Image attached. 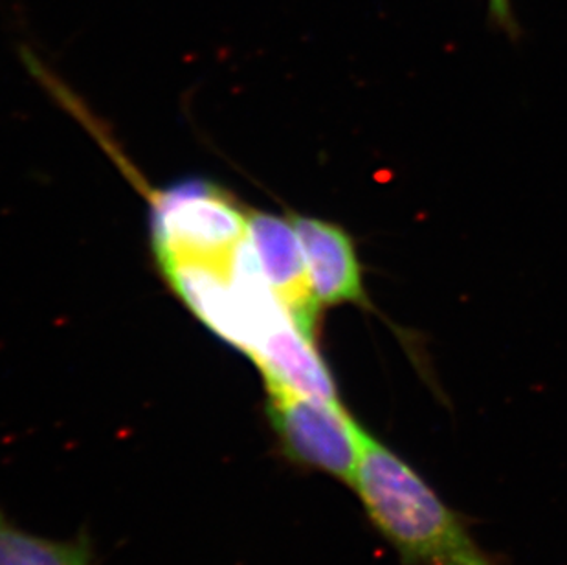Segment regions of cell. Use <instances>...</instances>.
Instances as JSON below:
<instances>
[{
    "label": "cell",
    "instance_id": "8992f818",
    "mask_svg": "<svg viewBox=\"0 0 567 565\" xmlns=\"http://www.w3.org/2000/svg\"><path fill=\"white\" fill-rule=\"evenodd\" d=\"M158 265L164 278L193 315L220 340L228 341L248 357L252 351V331L231 282L230 265L225 267L189 259H158Z\"/></svg>",
    "mask_w": 567,
    "mask_h": 565
},
{
    "label": "cell",
    "instance_id": "277c9868",
    "mask_svg": "<svg viewBox=\"0 0 567 565\" xmlns=\"http://www.w3.org/2000/svg\"><path fill=\"white\" fill-rule=\"evenodd\" d=\"M247 239L262 276L287 307L296 326L318 340L321 304L312 290L306 257L290 217L248 209Z\"/></svg>",
    "mask_w": 567,
    "mask_h": 565
},
{
    "label": "cell",
    "instance_id": "3957f363",
    "mask_svg": "<svg viewBox=\"0 0 567 565\" xmlns=\"http://www.w3.org/2000/svg\"><path fill=\"white\" fill-rule=\"evenodd\" d=\"M265 390L268 422L285 458L351 485L365 430L342 400L300 396L278 384H265Z\"/></svg>",
    "mask_w": 567,
    "mask_h": 565
},
{
    "label": "cell",
    "instance_id": "52a82bcc",
    "mask_svg": "<svg viewBox=\"0 0 567 565\" xmlns=\"http://www.w3.org/2000/svg\"><path fill=\"white\" fill-rule=\"evenodd\" d=\"M250 360L261 371L265 384H278L315 399L340 400L331 369L318 349V340L301 331L295 321L270 332Z\"/></svg>",
    "mask_w": 567,
    "mask_h": 565
},
{
    "label": "cell",
    "instance_id": "5b68a950",
    "mask_svg": "<svg viewBox=\"0 0 567 565\" xmlns=\"http://www.w3.org/2000/svg\"><path fill=\"white\" fill-rule=\"evenodd\" d=\"M290 223L300 239L307 273L321 307L357 305L373 309L353 237L342 226L315 217L290 215Z\"/></svg>",
    "mask_w": 567,
    "mask_h": 565
},
{
    "label": "cell",
    "instance_id": "6da1fadb",
    "mask_svg": "<svg viewBox=\"0 0 567 565\" xmlns=\"http://www.w3.org/2000/svg\"><path fill=\"white\" fill-rule=\"evenodd\" d=\"M351 486L402 564L499 565L417 470L368 430Z\"/></svg>",
    "mask_w": 567,
    "mask_h": 565
},
{
    "label": "cell",
    "instance_id": "9c48e42d",
    "mask_svg": "<svg viewBox=\"0 0 567 565\" xmlns=\"http://www.w3.org/2000/svg\"><path fill=\"white\" fill-rule=\"evenodd\" d=\"M488 16L508 35H518V22L514 17L513 2L511 0H487Z\"/></svg>",
    "mask_w": 567,
    "mask_h": 565
},
{
    "label": "cell",
    "instance_id": "ba28073f",
    "mask_svg": "<svg viewBox=\"0 0 567 565\" xmlns=\"http://www.w3.org/2000/svg\"><path fill=\"white\" fill-rule=\"evenodd\" d=\"M0 565H94V556L85 536L70 542L43 538L0 512Z\"/></svg>",
    "mask_w": 567,
    "mask_h": 565
},
{
    "label": "cell",
    "instance_id": "7a4b0ae2",
    "mask_svg": "<svg viewBox=\"0 0 567 565\" xmlns=\"http://www.w3.org/2000/svg\"><path fill=\"white\" fill-rule=\"evenodd\" d=\"M248 209L208 181H186L153 197L156 259L230 265L247 237Z\"/></svg>",
    "mask_w": 567,
    "mask_h": 565
}]
</instances>
